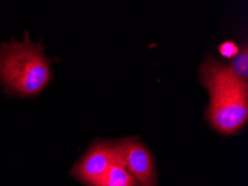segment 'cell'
<instances>
[{"label":"cell","instance_id":"obj_5","mask_svg":"<svg viewBox=\"0 0 248 186\" xmlns=\"http://www.w3.org/2000/svg\"><path fill=\"white\" fill-rule=\"evenodd\" d=\"M97 186H138V184L125 166L115 164L108 169Z\"/></svg>","mask_w":248,"mask_h":186},{"label":"cell","instance_id":"obj_4","mask_svg":"<svg viewBox=\"0 0 248 186\" xmlns=\"http://www.w3.org/2000/svg\"><path fill=\"white\" fill-rule=\"evenodd\" d=\"M123 165L136 180L138 186H156L154 162L149 152L134 138L118 144Z\"/></svg>","mask_w":248,"mask_h":186},{"label":"cell","instance_id":"obj_1","mask_svg":"<svg viewBox=\"0 0 248 186\" xmlns=\"http://www.w3.org/2000/svg\"><path fill=\"white\" fill-rule=\"evenodd\" d=\"M50 60L40 43L24 40L0 44V84L8 95L30 97L40 94L51 79Z\"/></svg>","mask_w":248,"mask_h":186},{"label":"cell","instance_id":"obj_6","mask_svg":"<svg viewBox=\"0 0 248 186\" xmlns=\"http://www.w3.org/2000/svg\"><path fill=\"white\" fill-rule=\"evenodd\" d=\"M247 62H248V51H247V46H244L242 51H238L237 55L234 57V59H232V65L229 66V68L232 70V73L246 82L248 77Z\"/></svg>","mask_w":248,"mask_h":186},{"label":"cell","instance_id":"obj_2","mask_svg":"<svg viewBox=\"0 0 248 186\" xmlns=\"http://www.w3.org/2000/svg\"><path fill=\"white\" fill-rule=\"evenodd\" d=\"M201 77L210 93L207 116L213 126L225 134L239 131L248 115L247 82L213 58L202 65Z\"/></svg>","mask_w":248,"mask_h":186},{"label":"cell","instance_id":"obj_7","mask_svg":"<svg viewBox=\"0 0 248 186\" xmlns=\"http://www.w3.org/2000/svg\"><path fill=\"white\" fill-rule=\"evenodd\" d=\"M219 51L223 56L228 57V58H232V57L237 55L238 47L236 46V44L232 43V41H226V43L220 45Z\"/></svg>","mask_w":248,"mask_h":186},{"label":"cell","instance_id":"obj_3","mask_svg":"<svg viewBox=\"0 0 248 186\" xmlns=\"http://www.w3.org/2000/svg\"><path fill=\"white\" fill-rule=\"evenodd\" d=\"M123 164L118 144L98 143L80 158L70 174L88 186H97L112 165Z\"/></svg>","mask_w":248,"mask_h":186}]
</instances>
